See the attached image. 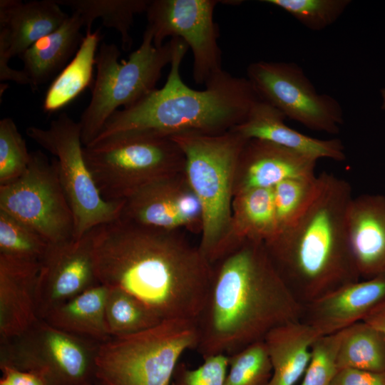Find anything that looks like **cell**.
I'll list each match as a JSON object with an SVG mask.
<instances>
[{
  "label": "cell",
  "mask_w": 385,
  "mask_h": 385,
  "mask_svg": "<svg viewBox=\"0 0 385 385\" xmlns=\"http://www.w3.org/2000/svg\"><path fill=\"white\" fill-rule=\"evenodd\" d=\"M100 284L135 295L162 319L195 321L208 294L212 265L185 232L120 218L92 230Z\"/></svg>",
  "instance_id": "1"
},
{
  "label": "cell",
  "mask_w": 385,
  "mask_h": 385,
  "mask_svg": "<svg viewBox=\"0 0 385 385\" xmlns=\"http://www.w3.org/2000/svg\"><path fill=\"white\" fill-rule=\"evenodd\" d=\"M302 304L273 265L265 242L244 240L212 264L205 305L195 320L202 358L230 356L299 321Z\"/></svg>",
  "instance_id": "2"
},
{
  "label": "cell",
  "mask_w": 385,
  "mask_h": 385,
  "mask_svg": "<svg viewBox=\"0 0 385 385\" xmlns=\"http://www.w3.org/2000/svg\"><path fill=\"white\" fill-rule=\"evenodd\" d=\"M319 178L318 191L307 210L264 242L277 272L302 307L361 280L347 229L351 185L327 172Z\"/></svg>",
  "instance_id": "3"
},
{
  "label": "cell",
  "mask_w": 385,
  "mask_h": 385,
  "mask_svg": "<svg viewBox=\"0 0 385 385\" xmlns=\"http://www.w3.org/2000/svg\"><path fill=\"white\" fill-rule=\"evenodd\" d=\"M188 49L183 40L176 38L164 86L115 111L91 144L122 137L219 134L243 121L260 99L247 78L222 71L209 80L203 90L193 89L180 75L181 63Z\"/></svg>",
  "instance_id": "4"
},
{
  "label": "cell",
  "mask_w": 385,
  "mask_h": 385,
  "mask_svg": "<svg viewBox=\"0 0 385 385\" xmlns=\"http://www.w3.org/2000/svg\"><path fill=\"white\" fill-rule=\"evenodd\" d=\"M185 157V173L202 213L199 247L212 265L229 248L237 161L247 139L230 130L171 137Z\"/></svg>",
  "instance_id": "5"
},
{
  "label": "cell",
  "mask_w": 385,
  "mask_h": 385,
  "mask_svg": "<svg viewBox=\"0 0 385 385\" xmlns=\"http://www.w3.org/2000/svg\"><path fill=\"white\" fill-rule=\"evenodd\" d=\"M175 44L176 38H172L162 46H155L151 32L145 29L140 46L120 62V51L114 43L101 44L91 98L79 121L83 146L98 137L119 107H129L156 88L162 70L171 62Z\"/></svg>",
  "instance_id": "6"
},
{
  "label": "cell",
  "mask_w": 385,
  "mask_h": 385,
  "mask_svg": "<svg viewBox=\"0 0 385 385\" xmlns=\"http://www.w3.org/2000/svg\"><path fill=\"white\" fill-rule=\"evenodd\" d=\"M197 341L195 321L185 319L111 337L99 344L96 376L109 385H170L181 356Z\"/></svg>",
  "instance_id": "7"
},
{
  "label": "cell",
  "mask_w": 385,
  "mask_h": 385,
  "mask_svg": "<svg viewBox=\"0 0 385 385\" xmlns=\"http://www.w3.org/2000/svg\"><path fill=\"white\" fill-rule=\"evenodd\" d=\"M83 157L103 198L124 201L142 187L185 171V157L170 138H112L83 146Z\"/></svg>",
  "instance_id": "8"
},
{
  "label": "cell",
  "mask_w": 385,
  "mask_h": 385,
  "mask_svg": "<svg viewBox=\"0 0 385 385\" xmlns=\"http://www.w3.org/2000/svg\"><path fill=\"white\" fill-rule=\"evenodd\" d=\"M100 344L38 319L22 334L0 342V366L32 372L46 385H86L96 377Z\"/></svg>",
  "instance_id": "9"
},
{
  "label": "cell",
  "mask_w": 385,
  "mask_h": 385,
  "mask_svg": "<svg viewBox=\"0 0 385 385\" xmlns=\"http://www.w3.org/2000/svg\"><path fill=\"white\" fill-rule=\"evenodd\" d=\"M26 133L56 160L59 180L74 217L76 239L119 218L124 201L108 202L101 196L84 160L79 122L62 113L47 128L30 126Z\"/></svg>",
  "instance_id": "10"
},
{
  "label": "cell",
  "mask_w": 385,
  "mask_h": 385,
  "mask_svg": "<svg viewBox=\"0 0 385 385\" xmlns=\"http://www.w3.org/2000/svg\"><path fill=\"white\" fill-rule=\"evenodd\" d=\"M0 210L38 232L49 244L75 238L72 210L61 184L55 158L31 152L25 173L0 185Z\"/></svg>",
  "instance_id": "11"
},
{
  "label": "cell",
  "mask_w": 385,
  "mask_h": 385,
  "mask_svg": "<svg viewBox=\"0 0 385 385\" xmlns=\"http://www.w3.org/2000/svg\"><path fill=\"white\" fill-rule=\"evenodd\" d=\"M247 78L259 98L287 118L312 130L339 132L344 123L340 103L330 95L317 93L297 63L259 61L248 66Z\"/></svg>",
  "instance_id": "12"
},
{
  "label": "cell",
  "mask_w": 385,
  "mask_h": 385,
  "mask_svg": "<svg viewBox=\"0 0 385 385\" xmlns=\"http://www.w3.org/2000/svg\"><path fill=\"white\" fill-rule=\"evenodd\" d=\"M216 0H150L145 11L146 29L155 46L170 36L183 40L193 56L192 77L205 85L222 71L219 31L214 21Z\"/></svg>",
  "instance_id": "13"
},
{
  "label": "cell",
  "mask_w": 385,
  "mask_h": 385,
  "mask_svg": "<svg viewBox=\"0 0 385 385\" xmlns=\"http://www.w3.org/2000/svg\"><path fill=\"white\" fill-rule=\"evenodd\" d=\"M120 219L164 230L200 235L201 206L185 171L155 180L124 200Z\"/></svg>",
  "instance_id": "14"
},
{
  "label": "cell",
  "mask_w": 385,
  "mask_h": 385,
  "mask_svg": "<svg viewBox=\"0 0 385 385\" xmlns=\"http://www.w3.org/2000/svg\"><path fill=\"white\" fill-rule=\"evenodd\" d=\"M92 230L79 239L48 244L40 260L36 287L39 319L56 306L99 284Z\"/></svg>",
  "instance_id": "15"
},
{
  "label": "cell",
  "mask_w": 385,
  "mask_h": 385,
  "mask_svg": "<svg viewBox=\"0 0 385 385\" xmlns=\"http://www.w3.org/2000/svg\"><path fill=\"white\" fill-rule=\"evenodd\" d=\"M385 300V272L344 285L304 306L300 321L319 336L342 331L362 321Z\"/></svg>",
  "instance_id": "16"
},
{
  "label": "cell",
  "mask_w": 385,
  "mask_h": 385,
  "mask_svg": "<svg viewBox=\"0 0 385 385\" xmlns=\"http://www.w3.org/2000/svg\"><path fill=\"white\" fill-rule=\"evenodd\" d=\"M316 159L261 139H249L238 159L234 196L252 188H272L293 178L315 175Z\"/></svg>",
  "instance_id": "17"
},
{
  "label": "cell",
  "mask_w": 385,
  "mask_h": 385,
  "mask_svg": "<svg viewBox=\"0 0 385 385\" xmlns=\"http://www.w3.org/2000/svg\"><path fill=\"white\" fill-rule=\"evenodd\" d=\"M68 17L56 0H1L0 62L21 56Z\"/></svg>",
  "instance_id": "18"
},
{
  "label": "cell",
  "mask_w": 385,
  "mask_h": 385,
  "mask_svg": "<svg viewBox=\"0 0 385 385\" xmlns=\"http://www.w3.org/2000/svg\"><path fill=\"white\" fill-rule=\"evenodd\" d=\"M39 267L40 262L0 255V342L22 334L39 319Z\"/></svg>",
  "instance_id": "19"
},
{
  "label": "cell",
  "mask_w": 385,
  "mask_h": 385,
  "mask_svg": "<svg viewBox=\"0 0 385 385\" xmlns=\"http://www.w3.org/2000/svg\"><path fill=\"white\" fill-rule=\"evenodd\" d=\"M347 229L355 265L361 279L385 272V196L352 197L347 211Z\"/></svg>",
  "instance_id": "20"
},
{
  "label": "cell",
  "mask_w": 385,
  "mask_h": 385,
  "mask_svg": "<svg viewBox=\"0 0 385 385\" xmlns=\"http://www.w3.org/2000/svg\"><path fill=\"white\" fill-rule=\"evenodd\" d=\"M286 116L270 103L259 99L243 121L231 130L246 139H261L318 160L329 158L337 161L346 159L341 140L318 139L289 127Z\"/></svg>",
  "instance_id": "21"
},
{
  "label": "cell",
  "mask_w": 385,
  "mask_h": 385,
  "mask_svg": "<svg viewBox=\"0 0 385 385\" xmlns=\"http://www.w3.org/2000/svg\"><path fill=\"white\" fill-rule=\"evenodd\" d=\"M319 337L300 320L271 330L264 339L272 366L269 385H296L305 373L312 345Z\"/></svg>",
  "instance_id": "22"
},
{
  "label": "cell",
  "mask_w": 385,
  "mask_h": 385,
  "mask_svg": "<svg viewBox=\"0 0 385 385\" xmlns=\"http://www.w3.org/2000/svg\"><path fill=\"white\" fill-rule=\"evenodd\" d=\"M83 26L82 16L73 12L57 29L37 41L20 56L32 89L46 83L74 56L84 37L81 33Z\"/></svg>",
  "instance_id": "23"
},
{
  "label": "cell",
  "mask_w": 385,
  "mask_h": 385,
  "mask_svg": "<svg viewBox=\"0 0 385 385\" xmlns=\"http://www.w3.org/2000/svg\"><path fill=\"white\" fill-rule=\"evenodd\" d=\"M108 287L99 284L56 306L43 319L62 331L102 343L110 336L106 322Z\"/></svg>",
  "instance_id": "24"
},
{
  "label": "cell",
  "mask_w": 385,
  "mask_h": 385,
  "mask_svg": "<svg viewBox=\"0 0 385 385\" xmlns=\"http://www.w3.org/2000/svg\"><path fill=\"white\" fill-rule=\"evenodd\" d=\"M277 231L272 188H252L234 196L228 250L244 240L265 242Z\"/></svg>",
  "instance_id": "25"
},
{
  "label": "cell",
  "mask_w": 385,
  "mask_h": 385,
  "mask_svg": "<svg viewBox=\"0 0 385 385\" xmlns=\"http://www.w3.org/2000/svg\"><path fill=\"white\" fill-rule=\"evenodd\" d=\"M101 29L86 31L71 61L58 73L43 98L45 113H52L73 101L93 81L96 51L101 38Z\"/></svg>",
  "instance_id": "26"
},
{
  "label": "cell",
  "mask_w": 385,
  "mask_h": 385,
  "mask_svg": "<svg viewBox=\"0 0 385 385\" xmlns=\"http://www.w3.org/2000/svg\"><path fill=\"white\" fill-rule=\"evenodd\" d=\"M60 6L69 7L84 20L86 31H91L93 21L100 18L103 25L119 32L122 48L130 49V29L134 16L145 13L150 0H56Z\"/></svg>",
  "instance_id": "27"
},
{
  "label": "cell",
  "mask_w": 385,
  "mask_h": 385,
  "mask_svg": "<svg viewBox=\"0 0 385 385\" xmlns=\"http://www.w3.org/2000/svg\"><path fill=\"white\" fill-rule=\"evenodd\" d=\"M337 366L370 371H385V334L363 321L344 330Z\"/></svg>",
  "instance_id": "28"
},
{
  "label": "cell",
  "mask_w": 385,
  "mask_h": 385,
  "mask_svg": "<svg viewBox=\"0 0 385 385\" xmlns=\"http://www.w3.org/2000/svg\"><path fill=\"white\" fill-rule=\"evenodd\" d=\"M106 322L111 337L136 334L150 329L163 319L141 299L120 287H108Z\"/></svg>",
  "instance_id": "29"
},
{
  "label": "cell",
  "mask_w": 385,
  "mask_h": 385,
  "mask_svg": "<svg viewBox=\"0 0 385 385\" xmlns=\"http://www.w3.org/2000/svg\"><path fill=\"white\" fill-rule=\"evenodd\" d=\"M319 183V175H313L289 178L272 188L277 232L293 223L307 210Z\"/></svg>",
  "instance_id": "30"
},
{
  "label": "cell",
  "mask_w": 385,
  "mask_h": 385,
  "mask_svg": "<svg viewBox=\"0 0 385 385\" xmlns=\"http://www.w3.org/2000/svg\"><path fill=\"white\" fill-rule=\"evenodd\" d=\"M48 244L33 228L0 210V255L40 262Z\"/></svg>",
  "instance_id": "31"
},
{
  "label": "cell",
  "mask_w": 385,
  "mask_h": 385,
  "mask_svg": "<svg viewBox=\"0 0 385 385\" xmlns=\"http://www.w3.org/2000/svg\"><path fill=\"white\" fill-rule=\"evenodd\" d=\"M272 366L264 340L229 356L224 385H269Z\"/></svg>",
  "instance_id": "32"
},
{
  "label": "cell",
  "mask_w": 385,
  "mask_h": 385,
  "mask_svg": "<svg viewBox=\"0 0 385 385\" xmlns=\"http://www.w3.org/2000/svg\"><path fill=\"white\" fill-rule=\"evenodd\" d=\"M291 14L302 25L321 31L334 24L351 4L350 0H263Z\"/></svg>",
  "instance_id": "33"
},
{
  "label": "cell",
  "mask_w": 385,
  "mask_h": 385,
  "mask_svg": "<svg viewBox=\"0 0 385 385\" xmlns=\"http://www.w3.org/2000/svg\"><path fill=\"white\" fill-rule=\"evenodd\" d=\"M31 159L26 141L10 118L0 120V185L13 182L26 170Z\"/></svg>",
  "instance_id": "34"
},
{
  "label": "cell",
  "mask_w": 385,
  "mask_h": 385,
  "mask_svg": "<svg viewBox=\"0 0 385 385\" xmlns=\"http://www.w3.org/2000/svg\"><path fill=\"white\" fill-rule=\"evenodd\" d=\"M344 330L320 336L315 339L311 348L310 360L300 385L332 384L339 371L337 355Z\"/></svg>",
  "instance_id": "35"
},
{
  "label": "cell",
  "mask_w": 385,
  "mask_h": 385,
  "mask_svg": "<svg viewBox=\"0 0 385 385\" xmlns=\"http://www.w3.org/2000/svg\"><path fill=\"white\" fill-rule=\"evenodd\" d=\"M228 366L229 356L225 354L203 358V362L195 369L180 361L170 385H224Z\"/></svg>",
  "instance_id": "36"
},
{
  "label": "cell",
  "mask_w": 385,
  "mask_h": 385,
  "mask_svg": "<svg viewBox=\"0 0 385 385\" xmlns=\"http://www.w3.org/2000/svg\"><path fill=\"white\" fill-rule=\"evenodd\" d=\"M331 385H385V371L342 369L339 370Z\"/></svg>",
  "instance_id": "37"
},
{
  "label": "cell",
  "mask_w": 385,
  "mask_h": 385,
  "mask_svg": "<svg viewBox=\"0 0 385 385\" xmlns=\"http://www.w3.org/2000/svg\"><path fill=\"white\" fill-rule=\"evenodd\" d=\"M2 376L0 385H46L38 375L9 366H0Z\"/></svg>",
  "instance_id": "38"
},
{
  "label": "cell",
  "mask_w": 385,
  "mask_h": 385,
  "mask_svg": "<svg viewBox=\"0 0 385 385\" xmlns=\"http://www.w3.org/2000/svg\"><path fill=\"white\" fill-rule=\"evenodd\" d=\"M362 321L385 334V300L376 307Z\"/></svg>",
  "instance_id": "39"
},
{
  "label": "cell",
  "mask_w": 385,
  "mask_h": 385,
  "mask_svg": "<svg viewBox=\"0 0 385 385\" xmlns=\"http://www.w3.org/2000/svg\"><path fill=\"white\" fill-rule=\"evenodd\" d=\"M86 385H109V384L104 382L103 381L98 379V377H95L93 380H91L90 382H88Z\"/></svg>",
  "instance_id": "40"
},
{
  "label": "cell",
  "mask_w": 385,
  "mask_h": 385,
  "mask_svg": "<svg viewBox=\"0 0 385 385\" xmlns=\"http://www.w3.org/2000/svg\"><path fill=\"white\" fill-rule=\"evenodd\" d=\"M380 94L381 97V108L382 110H385V88H383L380 90Z\"/></svg>",
  "instance_id": "41"
}]
</instances>
